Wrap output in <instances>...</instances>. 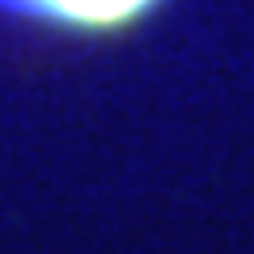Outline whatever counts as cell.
Wrapping results in <instances>:
<instances>
[{
    "label": "cell",
    "instance_id": "obj_1",
    "mask_svg": "<svg viewBox=\"0 0 254 254\" xmlns=\"http://www.w3.org/2000/svg\"><path fill=\"white\" fill-rule=\"evenodd\" d=\"M170 0H0V13L64 38H123L140 30Z\"/></svg>",
    "mask_w": 254,
    "mask_h": 254
}]
</instances>
